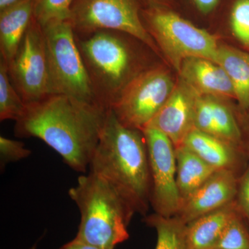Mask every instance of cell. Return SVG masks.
Returning <instances> with one entry per match:
<instances>
[{"label": "cell", "mask_w": 249, "mask_h": 249, "mask_svg": "<svg viewBox=\"0 0 249 249\" xmlns=\"http://www.w3.org/2000/svg\"><path fill=\"white\" fill-rule=\"evenodd\" d=\"M107 111L65 95L50 94L27 105L25 114L16 122L14 132L18 137L43 141L70 168L85 173L97 147Z\"/></svg>", "instance_id": "cell-1"}, {"label": "cell", "mask_w": 249, "mask_h": 249, "mask_svg": "<svg viewBox=\"0 0 249 249\" xmlns=\"http://www.w3.org/2000/svg\"><path fill=\"white\" fill-rule=\"evenodd\" d=\"M89 169L106 180L134 213L147 215L151 175L145 137L142 130L121 124L111 109L106 114Z\"/></svg>", "instance_id": "cell-2"}, {"label": "cell", "mask_w": 249, "mask_h": 249, "mask_svg": "<svg viewBox=\"0 0 249 249\" xmlns=\"http://www.w3.org/2000/svg\"><path fill=\"white\" fill-rule=\"evenodd\" d=\"M130 36L113 30L98 31L83 38L75 36L95 97L103 110L111 109L129 83L153 67L139 63L128 40Z\"/></svg>", "instance_id": "cell-3"}, {"label": "cell", "mask_w": 249, "mask_h": 249, "mask_svg": "<svg viewBox=\"0 0 249 249\" xmlns=\"http://www.w3.org/2000/svg\"><path fill=\"white\" fill-rule=\"evenodd\" d=\"M69 196L80 213L77 240L101 249H114L128 240L135 213L106 180L91 173L80 175Z\"/></svg>", "instance_id": "cell-4"}, {"label": "cell", "mask_w": 249, "mask_h": 249, "mask_svg": "<svg viewBox=\"0 0 249 249\" xmlns=\"http://www.w3.org/2000/svg\"><path fill=\"white\" fill-rule=\"evenodd\" d=\"M141 17L159 50L178 73L186 58H204L217 63L219 45L208 31L160 5L148 4Z\"/></svg>", "instance_id": "cell-5"}, {"label": "cell", "mask_w": 249, "mask_h": 249, "mask_svg": "<svg viewBox=\"0 0 249 249\" xmlns=\"http://www.w3.org/2000/svg\"><path fill=\"white\" fill-rule=\"evenodd\" d=\"M42 28L51 94L65 95L105 111L95 97L74 32L68 19L52 21Z\"/></svg>", "instance_id": "cell-6"}, {"label": "cell", "mask_w": 249, "mask_h": 249, "mask_svg": "<svg viewBox=\"0 0 249 249\" xmlns=\"http://www.w3.org/2000/svg\"><path fill=\"white\" fill-rule=\"evenodd\" d=\"M139 0H73L68 20L78 38L101 30L122 31L137 37L155 53V40L142 24Z\"/></svg>", "instance_id": "cell-7"}, {"label": "cell", "mask_w": 249, "mask_h": 249, "mask_svg": "<svg viewBox=\"0 0 249 249\" xmlns=\"http://www.w3.org/2000/svg\"><path fill=\"white\" fill-rule=\"evenodd\" d=\"M175 84L164 67H152L129 83L111 109L124 126L142 130L166 102Z\"/></svg>", "instance_id": "cell-8"}, {"label": "cell", "mask_w": 249, "mask_h": 249, "mask_svg": "<svg viewBox=\"0 0 249 249\" xmlns=\"http://www.w3.org/2000/svg\"><path fill=\"white\" fill-rule=\"evenodd\" d=\"M7 67L11 83L26 105L38 102L51 94L45 34L35 18Z\"/></svg>", "instance_id": "cell-9"}, {"label": "cell", "mask_w": 249, "mask_h": 249, "mask_svg": "<svg viewBox=\"0 0 249 249\" xmlns=\"http://www.w3.org/2000/svg\"><path fill=\"white\" fill-rule=\"evenodd\" d=\"M142 131L146 142L151 175L150 205L155 213L174 217L181 204L177 185L175 146L157 129L146 127Z\"/></svg>", "instance_id": "cell-10"}, {"label": "cell", "mask_w": 249, "mask_h": 249, "mask_svg": "<svg viewBox=\"0 0 249 249\" xmlns=\"http://www.w3.org/2000/svg\"><path fill=\"white\" fill-rule=\"evenodd\" d=\"M200 95L179 77L173 92L146 127L160 131L173 142L175 147L182 145L195 128V113Z\"/></svg>", "instance_id": "cell-11"}, {"label": "cell", "mask_w": 249, "mask_h": 249, "mask_svg": "<svg viewBox=\"0 0 249 249\" xmlns=\"http://www.w3.org/2000/svg\"><path fill=\"white\" fill-rule=\"evenodd\" d=\"M239 175L218 170L200 187L181 201L176 214L187 224L196 218L221 209L235 200Z\"/></svg>", "instance_id": "cell-12"}, {"label": "cell", "mask_w": 249, "mask_h": 249, "mask_svg": "<svg viewBox=\"0 0 249 249\" xmlns=\"http://www.w3.org/2000/svg\"><path fill=\"white\" fill-rule=\"evenodd\" d=\"M224 98L200 95L195 113V128L241 148L240 124Z\"/></svg>", "instance_id": "cell-13"}, {"label": "cell", "mask_w": 249, "mask_h": 249, "mask_svg": "<svg viewBox=\"0 0 249 249\" xmlns=\"http://www.w3.org/2000/svg\"><path fill=\"white\" fill-rule=\"evenodd\" d=\"M182 145L217 171L229 170L240 176L249 163L240 147L196 128L187 135Z\"/></svg>", "instance_id": "cell-14"}, {"label": "cell", "mask_w": 249, "mask_h": 249, "mask_svg": "<svg viewBox=\"0 0 249 249\" xmlns=\"http://www.w3.org/2000/svg\"><path fill=\"white\" fill-rule=\"evenodd\" d=\"M180 78L199 95L235 98L229 76L219 64L204 58H186L178 72Z\"/></svg>", "instance_id": "cell-15"}, {"label": "cell", "mask_w": 249, "mask_h": 249, "mask_svg": "<svg viewBox=\"0 0 249 249\" xmlns=\"http://www.w3.org/2000/svg\"><path fill=\"white\" fill-rule=\"evenodd\" d=\"M34 1L22 0L0 11V57L9 63L34 18Z\"/></svg>", "instance_id": "cell-16"}, {"label": "cell", "mask_w": 249, "mask_h": 249, "mask_svg": "<svg viewBox=\"0 0 249 249\" xmlns=\"http://www.w3.org/2000/svg\"><path fill=\"white\" fill-rule=\"evenodd\" d=\"M237 213L235 200L186 224V249H213Z\"/></svg>", "instance_id": "cell-17"}, {"label": "cell", "mask_w": 249, "mask_h": 249, "mask_svg": "<svg viewBox=\"0 0 249 249\" xmlns=\"http://www.w3.org/2000/svg\"><path fill=\"white\" fill-rule=\"evenodd\" d=\"M175 148L177 185L181 202L194 193L217 170L184 145Z\"/></svg>", "instance_id": "cell-18"}, {"label": "cell", "mask_w": 249, "mask_h": 249, "mask_svg": "<svg viewBox=\"0 0 249 249\" xmlns=\"http://www.w3.org/2000/svg\"><path fill=\"white\" fill-rule=\"evenodd\" d=\"M217 63L231 82L241 109L249 110V54L230 46L219 45Z\"/></svg>", "instance_id": "cell-19"}, {"label": "cell", "mask_w": 249, "mask_h": 249, "mask_svg": "<svg viewBox=\"0 0 249 249\" xmlns=\"http://www.w3.org/2000/svg\"><path fill=\"white\" fill-rule=\"evenodd\" d=\"M143 222L157 232L155 249H186V224L176 216L166 217L154 213L145 216Z\"/></svg>", "instance_id": "cell-20"}, {"label": "cell", "mask_w": 249, "mask_h": 249, "mask_svg": "<svg viewBox=\"0 0 249 249\" xmlns=\"http://www.w3.org/2000/svg\"><path fill=\"white\" fill-rule=\"evenodd\" d=\"M27 105L10 79L7 64L0 58V121H18L24 116Z\"/></svg>", "instance_id": "cell-21"}, {"label": "cell", "mask_w": 249, "mask_h": 249, "mask_svg": "<svg viewBox=\"0 0 249 249\" xmlns=\"http://www.w3.org/2000/svg\"><path fill=\"white\" fill-rule=\"evenodd\" d=\"M213 249H249V230L238 213L228 224Z\"/></svg>", "instance_id": "cell-22"}, {"label": "cell", "mask_w": 249, "mask_h": 249, "mask_svg": "<svg viewBox=\"0 0 249 249\" xmlns=\"http://www.w3.org/2000/svg\"><path fill=\"white\" fill-rule=\"evenodd\" d=\"M73 0H35L34 18L42 27L54 20L68 19Z\"/></svg>", "instance_id": "cell-23"}, {"label": "cell", "mask_w": 249, "mask_h": 249, "mask_svg": "<svg viewBox=\"0 0 249 249\" xmlns=\"http://www.w3.org/2000/svg\"><path fill=\"white\" fill-rule=\"evenodd\" d=\"M231 24L237 40L249 47V0H237L232 7Z\"/></svg>", "instance_id": "cell-24"}, {"label": "cell", "mask_w": 249, "mask_h": 249, "mask_svg": "<svg viewBox=\"0 0 249 249\" xmlns=\"http://www.w3.org/2000/svg\"><path fill=\"white\" fill-rule=\"evenodd\" d=\"M31 154V150L26 148L24 142L12 140L2 136L0 137V163L1 168L11 162L27 158Z\"/></svg>", "instance_id": "cell-25"}, {"label": "cell", "mask_w": 249, "mask_h": 249, "mask_svg": "<svg viewBox=\"0 0 249 249\" xmlns=\"http://www.w3.org/2000/svg\"><path fill=\"white\" fill-rule=\"evenodd\" d=\"M235 204L237 213L249 230V162L238 178Z\"/></svg>", "instance_id": "cell-26"}, {"label": "cell", "mask_w": 249, "mask_h": 249, "mask_svg": "<svg viewBox=\"0 0 249 249\" xmlns=\"http://www.w3.org/2000/svg\"><path fill=\"white\" fill-rule=\"evenodd\" d=\"M240 124L242 140H241V149L245 154L249 162V118L238 121Z\"/></svg>", "instance_id": "cell-27"}, {"label": "cell", "mask_w": 249, "mask_h": 249, "mask_svg": "<svg viewBox=\"0 0 249 249\" xmlns=\"http://www.w3.org/2000/svg\"><path fill=\"white\" fill-rule=\"evenodd\" d=\"M193 1L201 12L208 14L217 6L219 0H193Z\"/></svg>", "instance_id": "cell-28"}, {"label": "cell", "mask_w": 249, "mask_h": 249, "mask_svg": "<svg viewBox=\"0 0 249 249\" xmlns=\"http://www.w3.org/2000/svg\"><path fill=\"white\" fill-rule=\"evenodd\" d=\"M58 249H101L94 246L89 245V244L85 243L83 241L77 240L76 238L73 239V240L67 242V244L62 246Z\"/></svg>", "instance_id": "cell-29"}, {"label": "cell", "mask_w": 249, "mask_h": 249, "mask_svg": "<svg viewBox=\"0 0 249 249\" xmlns=\"http://www.w3.org/2000/svg\"><path fill=\"white\" fill-rule=\"evenodd\" d=\"M22 0H0V11H2Z\"/></svg>", "instance_id": "cell-30"}, {"label": "cell", "mask_w": 249, "mask_h": 249, "mask_svg": "<svg viewBox=\"0 0 249 249\" xmlns=\"http://www.w3.org/2000/svg\"><path fill=\"white\" fill-rule=\"evenodd\" d=\"M146 1L148 4H156L160 5V6H163L168 4L170 0H144Z\"/></svg>", "instance_id": "cell-31"}, {"label": "cell", "mask_w": 249, "mask_h": 249, "mask_svg": "<svg viewBox=\"0 0 249 249\" xmlns=\"http://www.w3.org/2000/svg\"><path fill=\"white\" fill-rule=\"evenodd\" d=\"M37 243H36L35 245L32 246L29 249H37Z\"/></svg>", "instance_id": "cell-32"}]
</instances>
